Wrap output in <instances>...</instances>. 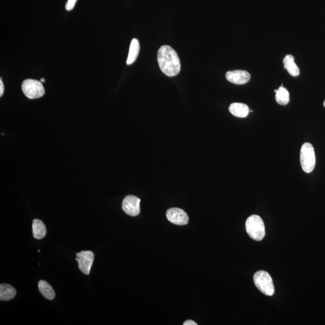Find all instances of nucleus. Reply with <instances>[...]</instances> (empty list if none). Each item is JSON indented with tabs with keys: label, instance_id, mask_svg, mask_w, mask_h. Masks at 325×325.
Here are the masks:
<instances>
[{
	"label": "nucleus",
	"instance_id": "nucleus-1",
	"mask_svg": "<svg viewBox=\"0 0 325 325\" xmlns=\"http://www.w3.org/2000/svg\"><path fill=\"white\" fill-rule=\"evenodd\" d=\"M157 61L161 71L168 76L178 75L181 63L177 52L169 45H163L158 50Z\"/></svg>",
	"mask_w": 325,
	"mask_h": 325
},
{
	"label": "nucleus",
	"instance_id": "nucleus-2",
	"mask_svg": "<svg viewBox=\"0 0 325 325\" xmlns=\"http://www.w3.org/2000/svg\"><path fill=\"white\" fill-rule=\"evenodd\" d=\"M246 229L251 238L255 241H261L266 234L263 220L258 215H253L247 218Z\"/></svg>",
	"mask_w": 325,
	"mask_h": 325
},
{
	"label": "nucleus",
	"instance_id": "nucleus-3",
	"mask_svg": "<svg viewBox=\"0 0 325 325\" xmlns=\"http://www.w3.org/2000/svg\"><path fill=\"white\" fill-rule=\"evenodd\" d=\"M253 282L259 291L266 296H271L275 293V287L268 272L259 270L253 275Z\"/></svg>",
	"mask_w": 325,
	"mask_h": 325
},
{
	"label": "nucleus",
	"instance_id": "nucleus-4",
	"mask_svg": "<svg viewBox=\"0 0 325 325\" xmlns=\"http://www.w3.org/2000/svg\"><path fill=\"white\" fill-rule=\"evenodd\" d=\"M300 162L302 170L305 173L313 172L316 165L315 149L310 143H305L301 147L300 152Z\"/></svg>",
	"mask_w": 325,
	"mask_h": 325
},
{
	"label": "nucleus",
	"instance_id": "nucleus-5",
	"mask_svg": "<svg viewBox=\"0 0 325 325\" xmlns=\"http://www.w3.org/2000/svg\"><path fill=\"white\" fill-rule=\"evenodd\" d=\"M21 88L24 95L29 99H36L45 94L42 82L36 80L27 79L22 83Z\"/></svg>",
	"mask_w": 325,
	"mask_h": 325
},
{
	"label": "nucleus",
	"instance_id": "nucleus-6",
	"mask_svg": "<svg viewBox=\"0 0 325 325\" xmlns=\"http://www.w3.org/2000/svg\"><path fill=\"white\" fill-rule=\"evenodd\" d=\"M76 261H78L79 269L84 274L88 275L94 261V254L91 251H83L76 253Z\"/></svg>",
	"mask_w": 325,
	"mask_h": 325
},
{
	"label": "nucleus",
	"instance_id": "nucleus-7",
	"mask_svg": "<svg viewBox=\"0 0 325 325\" xmlns=\"http://www.w3.org/2000/svg\"><path fill=\"white\" fill-rule=\"evenodd\" d=\"M141 199L137 196L128 195L122 201L123 211L131 217H136L140 214Z\"/></svg>",
	"mask_w": 325,
	"mask_h": 325
},
{
	"label": "nucleus",
	"instance_id": "nucleus-8",
	"mask_svg": "<svg viewBox=\"0 0 325 325\" xmlns=\"http://www.w3.org/2000/svg\"><path fill=\"white\" fill-rule=\"evenodd\" d=\"M166 217L169 222L177 225H187L189 220L188 215L184 210L179 208H172L166 212Z\"/></svg>",
	"mask_w": 325,
	"mask_h": 325
},
{
	"label": "nucleus",
	"instance_id": "nucleus-9",
	"mask_svg": "<svg viewBox=\"0 0 325 325\" xmlns=\"http://www.w3.org/2000/svg\"><path fill=\"white\" fill-rule=\"evenodd\" d=\"M226 78L235 84H244L250 80V73L244 70H235L226 73Z\"/></svg>",
	"mask_w": 325,
	"mask_h": 325
},
{
	"label": "nucleus",
	"instance_id": "nucleus-10",
	"mask_svg": "<svg viewBox=\"0 0 325 325\" xmlns=\"http://www.w3.org/2000/svg\"><path fill=\"white\" fill-rule=\"evenodd\" d=\"M229 111L233 116L244 118L249 114L250 110L245 104L234 103L229 106Z\"/></svg>",
	"mask_w": 325,
	"mask_h": 325
},
{
	"label": "nucleus",
	"instance_id": "nucleus-11",
	"mask_svg": "<svg viewBox=\"0 0 325 325\" xmlns=\"http://www.w3.org/2000/svg\"><path fill=\"white\" fill-rule=\"evenodd\" d=\"M16 294V289L7 284L0 285V300L1 301H8L14 298Z\"/></svg>",
	"mask_w": 325,
	"mask_h": 325
},
{
	"label": "nucleus",
	"instance_id": "nucleus-12",
	"mask_svg": "<svg viewBox=\"0 0 325 325\" xmlns=\"http://www.w3.org/2000/svg\"><path fill=\"white\" fill-rule=\"evenodd\" d=\"M33 234L35 239H42L46 236V228L45 224L39 219L34 220L32 224Z\"/></svg>",
	"mask_w": 325,
	"mask_h": 325
},
{
	"label": "nucleus",
	"instance_id": "nucleus-13",
	"mask_svg": "<svg viewBox=\"0 0 325 325\" xmlns=\"http://www.w3.org/2000/svg\"><path fill=\"white\" fill-rule=\"evenodd\" d=\"M285 69L291 76H297L299 75L300 70L297 65L295 64L294 57L291 55H287L283 59Z\"/></svg>",
	"mask_w": 325,
	"mask_h": 325
},
{
	"label": "nucleus",
	"instance_id": "nucleus-14",
	"mask_svg": "<svg viewBox=\"0 0 325 325\" xmlns=\"http://www.w3.org/2000/svg\"><path fill=\"white\" fill-rule=\"evenodd\" d=\"M40 293L42 296L48 300H53L55 298L56 293L53 288L44 280H40L38 283Z\"/></svg>",
	"mask_w": 325,
	"mask_h": 325
},
{
	"label": "nucleus",
	"instance_id": "nucleus-15",
	"mask_svg": "<svg viewBox=\"0 0 325 325\" xmlns=\"http://www.w3.org/2000/svg\"><path fill=\"white\" fill-rule=\"evenodd\" d=\"M139 50H140V44L137 39H133L131 42L129 53H128L127 60V65H130L133 64L137 59Z\"/></svg>",
	"mask_w": 325,
	"mask_h": 325
},
{
	"label": "nucleus",
	"instance_id": "nucleus-16",
	"mask_svg": "<svg viewBox=\"0 0 325 325\" xmlns=\"http://www.w3.org/2000/svg\"><path fill=\"white\" fill-rule=\"evenodd\" d=\"M275 100L280 105L285 106L289 102V94L288 89L281 86L279 89L275 90Z\"/></svg>",
	"mask_w": 325,
	"mask_h": 325
},
{
	"label": "nucleus",
	"instance_id": "nucleus-17",
	"mask_svg": "<svg viewBox=\"0 0 325 325\" xmlns=\"http://www.w3.org/2000/svg\"><path fill=\"white\" fill-rule=\"evenodd\" d=\"M76 1H77V0H68L66 6H65L67 10H72L75 6Z\"/></svg>",
	"mask_w": 325,
	"mask_h": 325
},
{
	"label": "nucleus",
	"instance_id": "nucleus-18",
	"mask_svg": "<svg viewBox=\"0 0 325 325\" xmlns=\"http://www.w3.org/2000/svg\"><path fill=\"white\" fill-rule=\"evenodd\" d=\"M4 84L3 83H2V81L1 78V80H0V97L2 96V95L4 94Z\"/></svg>",
	"mask_w": 325,
	"mask_h": 325
},
{
	"label": "nucleus",
	"instance_id": "nucleus-19",
	"mask_svg": "<svg viewBox=\"0 0 325 325\" xmlns=\"http://www.w3.org/2000/svg\"><path fill=\"white\" fill-rule=\"evenodd\" d=\"M183 325H197V324L195 322H194L192 320H188L185 321Z\"/></svg>",
	"mask_w": 325,
	"mask_h": 325
},
{
	"label": "nucleus",
	"instance_id": "nucleus-20",
	"mask_svg": "<svg viewBox=\"0 0 325 325\" xmlns=\"http://www.w3.org/2000/svg\"><path fill=\"white\" fill-rule=\"evenodd\" d=\"M40 81L42 82V83H44V82H45V79L43 78H41V79H40Z\"/></svg>",
	"mask_w": 325,
	"mask_h": 325
},
{
	"label": "nucleus",
	"instance_id": "nucleus-21",
	"mask_svg": "<svg viewBox=\"0 0 325 325\" xmlns=\"http://www.w3.org/2000/svg\"><path fill=\"white\" fill-rule=\"evenodd\" d=\"M324 107L325 108V102H324Z\"/></svg>",
	"mask_w": 325,
	"mask_h": 325
}]
</instances>
